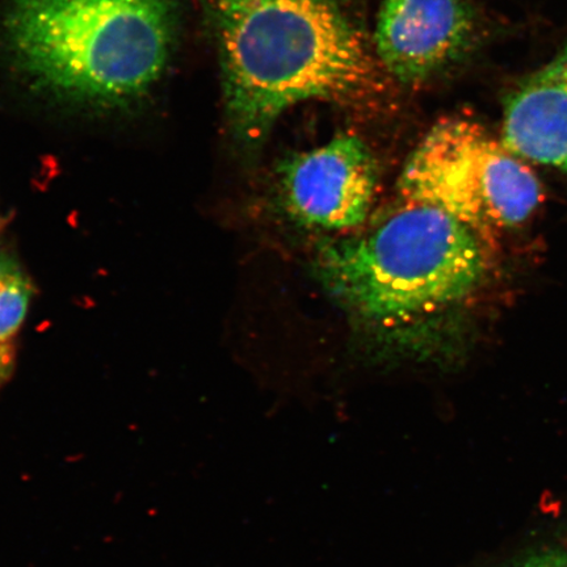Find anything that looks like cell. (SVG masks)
I'll list each match as a JSON object with an SVG mask.
<instances>
[{
	"instance_id": "1",
	"label": "cell",
	"mask_w": 567,
	"mask_h": 567,
	"mask_svg": "<svg viewBox=\"0 0 567 567\" xmlns=\"http://www.w3.org/2000/svg\"><path fill=\"white\" fill-rule=\"evenodd\" d=\"M226 109L259 144L288 110L378 89L367 42L332 0H217Z\"/></svg>"
},
{
	"instance_id": "7",
	"label": "cell",
	"mask_w": 567,
	"mask_h": 567,
	"mask_svg": "<svg viewBox=\"0 0 567 567\" xmlns=\"http://www.w3.org/2000/svg\"><path fill=\"white\" fill-rule=\"evenodd\" d=\"M502 142L567 174V47L508 97Z\"/></svg>"
},
{
	"instance_id": "11",
	"label": "cell",
	"mask_w": 567,
	"mask_h": 567,
	"mask_svg": "<svg viewBox=\"0 0 567 567\" xmlns=\"http://www.w3.org/2000/svg\"><path fill=\"white\" fill-rule=\"evenodd\" d=\"M2 229H3V221H2V218H0V233H2Z\"/></svg>"
},
{
	"instance_id": "12",
	"label": "cell",
	"mask_w": 567,
	"mask_h": 567,
	"mask_svg": "<svg viewBox=\"0 0 567 567\" xmlns=\"http://www.w3.org/2000/svg\"><path fill=\"white\" fill-rule=\"evenodd\" d=\"M2 380H6V378H4L3 373L0 372V381H2Z\"/></svg>"
},
{
	"instance_id": "8",
	"label": "cell",
	"mask_w": 567,
	"mask_h": 567,
	"mask_svg": "<svg viewBox=\"0 0 567 567\" xmlns=\"http://www.w3.org/2000/svg\"><path fill=\"white\" fill-rule=\"evenodd\" d=\"M31 296V282L19 267L0 286V372L6 379L11 373L16 357L13 339L24 322Z\"/></svg>"
},
{
	"instance_id": "5",
	"label": "cell",
	"mask_w": 567,
	"mask_h": 567,
	"mask_svg": "<svg viewBox=\"0 0 567 567\" xmlns=\"http://www.w3.org/2000/svg\"><path fill=\"white\" fill-rule=\"evenodd\" d=\"M284 203L296 221L326 231L358 228L378 190V163L363 141L337 136L280 168Z\"/></svg>"
},
{
	"instance_id": "10",
	"label": "cell",
	"mask_w": 567,
	"mask_h": 567,
	"mask_svg": "<svg viewBox=\"0 0 567 567\" xmlns=\"http://www.w3.org/2000/svg\"><path fill=\"white\" fill-rule=\"evenodd\" d=\"M18 266L12 264L11 260L0 258V286H2L3 281L9 278V275L16 269Z\"/></svg>"
},
{
	"instance_id": "4",
	"label": "cell",
	"mask_w": 567,
	"mask_h": 567,
	"mask_svg": "<svg viewBox=\"0 0 567 567\" xmlns=\"http://www.w3.org/2000/svg\"><path fill=\"white\" fill-rule=\"evenodd\" d=\"M399 188L408 203L441 209L477 236L515 228L542 200L528 166L466 118L431 127L403 167Z\"/></svg>"
},
{
	"instance_id": "3",
	"label": "cell",
	"mask_w": 567,
	"mask_h": 567,
	"mask_svg": "<svg viewBox=\"0 0 567 567\" xmlns=\"http://www.w3.org/2000/svg\"><path fill=\"white\" fill-rule=\"evenodd\" d=\"M485 271L478 236L445 212L408 203L370 231L319 246L315 272L361 321L400 329L464 300Z\"/></svg>"
},
{
	"instance_id": "9",
	"label": "cell",
	"mask_w": 567,
	"mask_h": 567,
	"mask_svg": "<svg viewBox=\"0 0 567 567\" xmlns=\"http://www.w3.org/2000/svg\"><path fill=\"white\" fill-rule=\"evenodd\" d=\"M524 567H567V555L563 551H551L538 556Z\"/></svg>"
},
{
	"instance_id": "6",
	"label": "cell",
	"mask_w": 567,
	"mask_h": 567,
	"mask_svg": "<svg viewBox=\"0 0 567 567\" xmlns=\"http://www.w3.org/2000/svg\"><path fill=\"white\" fill-rule=\"evenodd\" d=\"M474 28L465 0H385L375 25V54L396 80L420 83L466 51Z\"/></svg>"
},
{
	"instance_id": "2",
	"label": "cell",
	"mask_w": 567,
	"mask_h": 567,
	"mask_svg": "<svg viewBox=\"0 0 567 567\" xmlns=\"http://www.w3.org/2000/svg\"><path fill=\"white\" fill-rule=\"evenodd\" d=\"M174 35L173 0H13L4 20L12 59L32 82L103 105L145 95Z\"/></svg>"
}]
</instances>
